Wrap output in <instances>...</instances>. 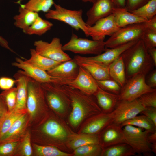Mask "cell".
Wrapping results in <instances>:
<instances>
[{"label":"cell","mask_w":156,"mask_h":156,"mask_svg":"<svg viewBox=\"0 0 156 156\" xmlns=\"http://www.w3.org/2000/svg\"><path fill=\"white\" fill-rule=\"evenodd\" d=\"M99 86L108 92L119 94L121 87L115 81L112 79L101 80H96Z\"/></svg>","instance_id":"obj_38"},{"label":"cell","mask_w":156,"mask_h":156,"mask_svg":"<svg viewBox=\"0 0 156 156\" xmlns=\"http://www.w3.org/2000/svg\"><path fill=\"white\" fill-rule=\"evenodd\" d=\"M147 49L156 47V30L147 28L142 39Z\"/></svg>","instance_id":"obj_40"},{"label":"cell","mask_w":156,"mask_h":156,"mask_svg":"<svg viewBox=\"0 0 156 156\" xmlns=\"http://www.w3.org/2000/svg\"><path fill=\"white\" fill-rule=\"evenodd\" d=\"M136 155L132 148L126 143H122L109 146L103 150V156H133Z\"/></svg>","instance_id":"obj_27"},{"label":"cell","mask_w":156,"mask_h":156,"mask_svg":"<svg viewBox=\"0 0 156 156\" xmlns=\"http://www.w3.org/2000/svg\"><path fill=\"white\" fill-rule=\"evenodd\" d=\"M151 149L152 152L156 154V143L151 144Z\"/></svg>","instance_id":"obj_54"},{"label":"cell","mask_w":156,"mask_h":156,"mask_svg":"<svg viewBox=\"0 0 156 156\" xmlns=\"http://www.w3.org/2000/svg\"><path fill=\"white\" fill-rule=\"evenodd\" d=\"M79 66L73 58L63 62L47 71L50 75L71 81L77 77Z\"/></svg>","instance_id":"obj_20"},{"label":"cell","mask_w":156,"mask_h":156,"mask_svg":"<svg viewBox=\"0 0 156 156\" xmlns=\"http://www.w3.org/2000/svg\"><path fill=\"white\" fill-rule=\"evenodd\" d=\"M148 140L151 144L156 143V131L149 134Z\"/></svg>","instance_id":"obj_52"},{"label":"cell","mask_w":156,"mask_h":156,"mask_svg":"<svg viewBox=\"0 0 156 156\" xmlns=\"http://www.w3.org/2000/svg\"><path fill=\"white\" fill-rule=\"evenodd\" d=\"M30 58L24 61L32 66L47 72L62 62L44 57L37 53L35 49H30Z\"/></svg>","instance_id":"obj_25"},{"label":"cell","mask_w":156,"mask_h":156,"mask_svg":"<svg viewBox=\"0 0 156 156\" xmlns=\"http://www.w3.org/2000/svg\"><path fill=\"white\" fill-rule=\"evenodd\" d=\"M8 112V108L5 99L0 94V125Z\"/></svg>","instance_id":"obj_47"},{"label":"cell","mask_w":156,"mask_h":156,"mask_svg":"<svg viewBox=\"0 0 156 156\" xmlns=\"http://www.w3.org/2000/svg\"><path fill=\"white\" fill-rule=\"evenodd\" d=\"M27 89L26 109L34 117L39 108L45 105V97L41 83L32 78L28 83Z\"/></svg>","instance_id":"obj_12"},{"label":"cell","mask_w":156,"mask_h":156,"mask_svg":"<svg viewBox=\"0 0 156 156\" xmlns=\"http://www.w3.org/2000/svg\"><path fill=\"white\" fill-rule=\"evenodd\" d=\"M98 136L99 144L103 148L122 143H126L122 127L114 122L105 127Z\"/></svg>","instance_id":"obj_14"},{"label":"cell","mask_w":156,"mask_h":156,"mask_svg":"<svg viewBox=\"0 0 156 156\" xmlns=\"http://www.w3.org/2000/svg\"><path fill=\"white\" fill-rule=\"evenodd\" d=\"M62 86L71 100L72 110L69 121L73 126H77L81 122L86 110L97 113L101 112L97 102L93 98V95L86 94L67 85H62Z\"/></svg>","instance_id":"obj_2"},{"label":"cell","mask_w":156,"mask_h":156,"mask_svg":"<svg viewBox=\"0 0 156 156\" xmlns=\"http://www.w3.org/2000/svg\"><path fill=\"white\" fill-rule=\"evenodd\" d=\"M116 8H125L126 0H111Z\"/></svg>","instance_id":"obj_50"},{"label":"cell","mask_w":156,"mask_h":156,"mask_svg":"<svg viewBox=\"0 0 156 156\" xmlns=\"http://www.w3.org/2000/svg\"><path fill=\"white\" fill-rule=\"evenodd\" d=\"M87 11V24L92 26L98 20L112 14L115 8L111 0H97Z\"/></svg>","instance_id":"obj_17"},{"label":"cell","mask_w":156,"mask_h":156,"mask_svg":"<svg viewBox=\"0 0 156 156\" xmlns=\"http://www.w3.org/2000/svg\"><path fill=\"white\" fill-rule=\"evenodd\" d=\"M141 113L151 120L156 126V107H146Z\"/></svg>","instance_id":"obj_46"},{"label":"cell","mask_w":156,"mask_h":156,"mask_svg":"<svg viewBox=\"0 0 156 156\" xmlns=\"http://www.w3.org/2000/svg\"><path fill=\"white\" fill-rule=\"evenodd\" d=\"M37 154L40 156H69L71 154L61 151L57 148L50 146L34 145Z\"/></svg>","instance_id":"obj_37"},{"label":"cell","mask_w":156,"mask_h":156,"mask_svg":"<svg viewBox=\"0 0 156 156\" xmlns=\"http://www.w3.org/2000/svg\"><path fill=\"white\" fill-rule=\"evenodd\" d=\"M18 142L10 140L0 141V156L10 155L16 147Z\"/></svg>","instance_id":"obj_42"},{"label":"cell","mask_w":156,"mask_h":156,"mask_svg":"<svg viewBox=\"0 0 156 156\" xmlns=\"http://www.w3.org/2000/svg\"><path fill=\"white\" fill-rule=\"evenodd\" d=\"M126 143L133 149L136 154L152 155L151 144L148 137L150 133L143 129L131 125L122 127Z\"/></svg>","instance_id":"obj_5"},{"label":"cell","mask_w":156,"mask_h":156,"mask_svg":"<svg viewBox=\"0 0 156 156\" xmlns=\"http://www.w3.org/2000/svg\"><path fill=\"white\" fill-rule=\"evenodd\" d=\"M34 44L37 53L47 58L60 62L72 59L62 49V45L58 38H54L50 43L42 40L36 41Z\"/></svg>","instance_id":"obj_9"},{"label":"cell","mask_w":156,"mask_h":156,"mask_svg":"<svg viewBox=\"0 0 156 156\" xmlns=\"http://www.w3.org/2000/svg\"><path fill=\"white\" fill-rule=\"evenodd\" d=\"M109 71L110 78L122 88L126 81L127 78L125 65L121 55L109 65Z\"/></svg>","instance_id":"obj_26"},{"label":"cell","mask_w":156,"mask_h":156,"mask_svg":"<svg viewBox=\"0 0 156 156\" xmlns=\"http://www.w3.org/2000/svg\"><path fill=\"white\" fill-rule=\"evenodd\" d=\"M150 56L153 62L154 66H156V48H153L148 49Z\"/></svg>","instance_id":"obj_51"},{"label":"cell","mask_w":156,"mask_h":156,"mask_svg":"<svg viewBox=\"0 0 156 156\" xmlns=\"http://www.w3.org/2000/svg\"><path fill=\"white\" fill-rule=\"evenodd\" d=\"M147 28L146 22L120 28L105 41V47L113 48L141 39Z\"/></svg>","instance_id":"obj_4"},{"label":"cell","mask_w":156,"mask_h":156,"mask_svg":"<svg viewBox=\"0 0 156 156\" xmlns=\"http://www.w3.org/2000/svg\"><path fill=\"white\" fill-rule=\"evenodd\" d=\"M53 25L52 23L39 16L28 28L25 34L29 35L41 36L49 30Z\"/></svg>","instance_id":"obj_30"},{"label":"cell","mask_w":156,"mask_h":156,"mask_svg":"<svg viewBox=\"0 0 156 156\" xmlns=\"http://www.w3.org/2000/svg\"><path fill=\"white\" fill-rule=\"evenodd\" d=\"M119 28L117 25L113 14L102 18L92 26L88 25L89 36L92 40H104L105 36H111Z\"/></svg>","instance_id":"obj_13"},{"label":"cell","mask_w":156,"mask_h":156,"mask_svg":"<svg viewBox=\"0 0 156 156\" xmlns=\"http://www.w3.org/2000/svg\"><path fill=\"white\" fill-rule=\"evenodd\" d=\"M137 41L130 42L113 48H105L103 52L94 56L83 57L84 59L88 60L109 66V65L120 56L124 51L133 45Z\"/></svg>","instance_id":"obj_18"},{"label":"cell","mask_w":156,"mask_h":156,"mask_svg":"<svg viewBox=\"0 0 156 156\" xmlns=\"http://www.w3.org/2000/svg\"><path fill=\"white\" fill-rule=\"evenodd\" d=\"M87 94L94 95L99 86L96 80L86 69L79 66L76 77L67 85Z\"/></svg>","instance_id":"obj_15"},{"label":"cell","mask_w":156,"mask_h":156,"mask_svg":"<svg viewBox=\"0 0 156 156\" xmlns=\"http://www.w3.org/2000/svg\"><path fill=\"white\" fill-rule=\"evenodd\" d=\"M42 130L46 135L54 138L62 139L67 136V133L64 128L53 120L47 121L43 125Z\"/></svg>","instance_id":"obj_29"},{"label":"cell","mask_w":156,"mask_h":156,"mask_svg":"<svg viewBox=\"0 0 156 156\" xmlns=\"http://www.w3.org/2000/svg\"><path fill=\"white\" fill-rule=\"evenodd\" d=\"M18 12V14L14 17V24L25 33L39 15L38 13L25 8L20 4Z\"/></svg>","instance_id":"obj_24"},{"label":"cell","mask_w":156,"mask_h":156,"mask_svg":"<svg viewBox=\"0 0 156 156\" xmlns=\"http://www.w3.org/2000/svg\"><path fill=\"white\" fill-rule=\"evenodd\" d=\"M129 12L148 21L156 16V0H150L142 6Z\"/></svg>","instance_id":"obj_32"},{"label":"cell","mask_w":156,"mask_h":156,"mask_svg":"<svg viewBox=\"0 0 156 156\" xmlns=\"http://www.w3.org/2000/svg\"><path fill=\"white\" fill-rule=\"evenodd\" d=\"M114 119L112 112H101L95 114L90 119L82 132L87 134L97 135L107 126L113 122Z\"/></svg>","instance_id":"obj_19"},{"label":"cell","mask_w":156,"mask_h":156,"mask_svg":"<svg viewBox=\"0 0 156 156\" xmlns=\"http://www.w3.org/2000/svg\"><path fill=\"white\" fill-rule=\"evenodd\" d=\"M15 80L12 78L3 77L0 78V89L4 90L13 87Z\"/></svg>","instance_id":"obj_45"},{"label":"cell","mask_w":156,"mask_h":156,"mask_svg":"<svg viewBox=\"0 0 156 156\" xmlns=\"http://www.w3.org/2000/svg\"><path fill=\"white\" fill-rule=\"evenodd\" d=\"M103 148L99 144H88L79 147L74 150L75 156L101 155Z\"/></svg>","instance_id":"obj_35"},{"label":"cell","mask_w":156,"mask_h":156,"mask_svg":"<svg viewBox=\"0 0 156 156\" xmlns=\"http://www.w3.org/2000/svg\"><path fill=\"white\" fill-rule=\"evenodd\" d=\"M54 3L53 0H29L22 5L25 8L37 13L40 11L46 13Z\"/></svg>","instance_id":"obj_34"},{"label":"cell","mask_w":156,"mask_h":156,"mask_svg":"<svg viewBox=\"0 0 156 156\" xmlns=\"http://www.w3.org/2000/svg\"><path fill=\"white\" fill-rule=\"evenodd\" d=\"M112 14L115 22L119 28L148 21L129 12L125 8H114Z\"/></svg>","instance_id":"obj_23"},{"label":"cell","mask_w":156,"mask_h":156,"mask_svg":"<svg viewBox=\"0 0 156 156\" xmlns=\"http://www.w3.org/2000/svg\"><path fill=\"white\" fill-rule=\"evenodd\" d=\"M145 108L138 99L130 101L119 100L112 112L114 118L113 122L121 125L138 115Z\"/></svg>","instance_id":"obj_10"},{"label":"cell","mask_w":156,"mask_h":156,"mask_svg":"<svg viewBox=\"0 0 156 156\" xmlns=\"http://www.w3.org/2000/svg\"><path fill=\"white\" fill-rule=\"evenodd\" d=\"M16 86V101L14 110L23 111L27 110L26 102L27 94V85L31 78L23 70H18L14 75Z\"/></svg>","instance_id":"obj_16"},{"label":"cell","mask_w":156,"mask_h":156,"mask_svg":"<svg viewBox=\"0 0 156 156\" xmlns=\"http://www.w3.org/2000/svg\"><path fill=\"white\" fill-rule=\"evenodd\" d=\"M12 65L22 69L31 78L41 83H51L68 85L70 81L52 76L47 71L32 66L19 58H16V62L12 63Z\"/></svg>","instance_id":"obj_11"},{"label":"cell","mask_w":156,"mask_h":156,"mask_svg":"<svg viewBox=\"0 0 156 156\" xmlns=\"http://www.w3.org/2000/svg\"><path fill=\"white\" fill-rule=\"evenodd\" d=\"M0 44L3 47L11 51H12L10 48L9 47L8 43L7 41L1 36H0Z\"/></svg>","instance_id":"obj_53"},{"label":"cell","mask_w":156,"mask_h":156,"mask_svg":"<svg viewBox=\"0 0 156 156\" xmlns=\"http://www.w3.org/2000/svg\"><path fill=\"white\" fill-rule=\"evenodd\" d=\"M120 125L122 127L127 125H132L142 128L150 133L156 131V126L151 120L143 114L137 115L124 122Z\"/></svg>","instance_id":"obj_28"},{"label":"cell","mask_w":156,"mask_h":156,"mask_svg":"<svg viewBox=\"0 0 156 156\" xmlns=\"http://www.w3.org/2000/svg\"><path fill=\"white\" fill-rule=\"evenodd\" d=\"M138 99L145 107H156V89L142 95Z\"/></svg>","instance_id":"obj_41"},{"label":"cell","mask_w":156,"mask_h":156,"mask_svg":"<svg viewBox=\"0 0 156 156\" xmlns=\"http://www.w3.org/2000/svg\"><path fill=\"white\" fill-rule=\"evenodd\" d=\"M74 58L79 66L87 70L96 80L111 79L109 74V66L88 60L79 55L74 56Z\"/></svg>","instance_id":"obj_21"},{"label":"cell","mask_w":156,"mask_h":156,"mask_svg":"<svg viewBox=\"0 0 156 156\" xmlns=\"http://www.w3.org/2000/svg\"><path fill=\"white\" fill-rule=\"evenodd\" d=\"M99 144L97 135L86 134V135L78 136L72 140L70 142L71 147L75 149L79 147L92 144Z\"/></svg>","instance_id":"obj_36"},{"label":"cell","mask_w":156,"mask_h":156,"mask_svg":"<svg viewBox=\"0 0 156 156\" xmlns=\"http://www.w3.org/2000/svg\"><path fill=\"white\" fill-rule=\"evenodd\" d=\"M23 0H18V1L17 2V3L20 4L21 1Z\"/></svg>","instance_id":"obj_56"},{"label":"cell","mask_w":156,"mask_h":156,"mask_svg":"<svg viewBox=\"0 0 156 156\" xmlns=\"http://www.w3.org/2000/svg\"><path fill=\"white\" fill-rule=\"evenodd\" d=\"M64 51H69L75 54L99 55L105 49L104 40H90L79 38L73 33L68 42L62 46Z\"/></svg>","instance_id":"obj_6"},{"label":"cell","mask_w":156,"mask_h":156,"mask_svg":"<svg viewBox=\"0 0 156 156\" xmlns=\"http://www.w3.org/2000/svg\"><path fill=\"white\" fill-rule=\"evenodd\" d=\"M53 5L55 9H50L45 14L47 19L57 20L64 23L75 30L81 29L86 36H89L88 25L82 18L83 11L82 9L70 10L55 3Z\"/></svg>","instance_id":"obj_3"},{"label":"cell","mask_w":156,"mask_h":156,"mask_svg":"<svg viewBox=\"0 0 156 156\" xmlns=\"http://www.w3.org/2000/svg\"><path fill=\"white\" fill-rule=\"evenodd\" d=\"M146 82L147 85L152 88L156 87V70L155 69L149 74Z\"/></svg>","instance_id":"obj_48"},{"label":"cell","mask_w":156,"mask_h":156,"mask_svg":"<svg viewBox=\"0 0 156 156\" xmlns=\"http://www.w3.org/2000/svg\"><path fill=\"white\" fill-rule=\"evenodd\" d=\"M147 27L156 30V16L146 22Z\"/></svg>","instance_id":"obj_49"},{"label":"cell","mask_w":156,"mask_h":156,"mask_svg":"<svg viewBox=\"0 0 156 156\" xmlns=\"http://www.w3.org/2000/svg\"><path fill=\"white\" fill-rule=\"evenodd\" d=\"M25 111H16L13 110L8 112L0 125V139L15 121L25 113Z\"/></svg>","instance_id":"obj_33"},{"label":"cell","mask_w":156,"mask_h":156,"mask_svg":"<svg viewBox=\"0 0 156 156\" xmlns=\"http://www.w3.org/2000/svg\"><path fill=\"white\" fill-rule=\"evenodd\" d=\"M146 76L138 74L127 79L119 94V100H133L155 90L156 88H152L147 85Z\"/></svg>","instance_id":"obj_8"},{"label":"cell","mask_w":156,"mask_h":156,"mask_svg":"<svg viewBox=\"0 0 156 156\" xmlns=\"http://www.w3.org/2000/svg\"><path fill=\"white\" fill-rule=\"evenodd\" d=\"M82 1L84 2H90L92 3H94L97 0H77Z\"/></svg>","instance_id":"obj_55"},{"label":"cell","mask_w":156,"mask_h":156,"mask_svg":"<svg viewBox=\"0 0 156 156\" xmlns=\"http://www.w3.org/2000/svg\"><path fill=\"white\" fill-rule=\"evenodd\" d=\"M121 55L125 65L127 80L138 74L146 75L154 66L142 39L138 40Z\"/></svg>","instance_id":"obj_1"},{"label":"cell","mask_w":156,"mask_h":156,"mask_svg":"<svg viewBox=\"0 0 156 156\" xmlns=\"http://www.w3.org/2000/svg\"><path fill=\"white\" fill-rule=\"evenodd\" d=\"M27 121V115L23 113L14 123L7 132L2 136L0 141L11 140L22 131Z\"/></svg>","instance_id":"obj_31"},{"label":"cell","mask_w":156,"mask_h":156,"mask_svg":"<svg viewBox=\"0 0 156 156\" xmlns=\"http://www.w3.org/2000/svg\"><path fill=\"white\" fill-rule=\"evenodd\" d=\"M22 151L23 155L25 156H30L32 154V150L29 133H27L24 138L22 144Z\"/></svg>","instance_id":"obj_44"},{"label":"cell","mask_w":156,"mask_h":156,"mask_svg":"<svg viewBox=\"0 0 156 156\" xmlns=\"http://www.w3.org/2000/svg\"><path fill=\"white\" fill-rule=\"evenodd\" d=\"M150 0H126L125 8L129 11L142 6Z\"/></svg>","instance_id":"obj_43"},{"label":"cell","mask_w":156,"mask_h":156,"mask_svg":"<svg viewBox=\"0 0 156 156\" xmlns=\"http://www.w3.org/2000/svg\"><path fill=\"white\" fill-rule=\"evenodd\" d=\"M16 87L4 90L1 94L3 97L8 108V112L13 110L14 108L16 101Z\"/></svg>","instance_id":"obj_39"},{"label":"cell","mask_w":156,"mask_h":156,"mask_svg":"<svg viewBox=\"0 0 156 156\" xmlns=\"http://www.w3.org/2000/svg\"><path fill=\"white\" fill-rule=\"evenodd\" d=\"M45 97L50 106L54 110L61 113L71 104L69 96L62 84L55 83H41Z\"/></svg>","instance_id":"obj_7"},{"label":"cell","mask_w":156,"mask_h":156,"mask_svg":"<svg viewBox=\"0 0 156 156\" xmlns=\"http://www.w3.org/2000/svg\"><path fill=\"white\" fill-rule=\"evenodd\" d=\"M94 96L102 112L104 113L112 112L119 101V94L106 91L99 86Z\"/></svg>","instance_id":"obj_22"}]
</instances>
